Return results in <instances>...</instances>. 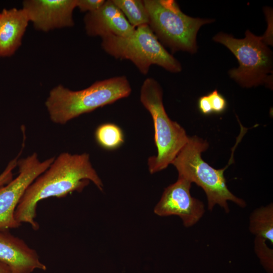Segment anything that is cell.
<instances>
[{"instance_id": "cell-2", "label": "cell", "mask_w": 273, "mask_h": 273, "mask_svg": "<svg viewBox=\"0 0 273 273\" xmlns=\"http://www.w3.org/2000/svg\"><path fill=\"white\" fill-rule=\"evenodd\" d=\"M131 92L129 82L124 75L97 81L79 90L60 84L50 92L45 105L51 120L65 124L83 114L127 97Z\"/></svg>"}, {"instance_id": "cell-22", "label": "cell", "mask_w": 273, "mask_h": 273, "mask_svg": "<svg viewBox=\"0 0 273 273\" xmlns=\"http://www.w3.org/2000/svg\"><path fill=\"white\" fill-rule=\"evenodd\" d=\"M0 273H11L9 267L0 261Z\"/></svg>"}, {"instance_id": "cell-11", "label": "cell", "mask_w": 273, "mask_h": 273, "mask_svg": "<svg viewBox=\"0 0 273 273\" xmlns=\"http://www.w3.org/2000/svg\"><path fill=\"white\" fill-rule=\"evenodd\" d=\"M83 20L86 33L90 36L102 38L112 35L126 37L132 34L135 29L112 0L105 1L99 9L87 13Z\"/></svg>"}, {"instance_id": "cell-10", "label": "cell", "mask_w": 273, "mask_h": 273, "mask_svg": "<svg viewBox=\"0 0 273 273\" xmlns=\"http://www.w3.org/2000/svg\"><path fill=\"white\" fill-rule=\"evenodd\" d=\"M22 9L34 27L44 32L73 26L76 0H25Z\"/></svg>"}, {"instance_id": "cell-4", "label": "cell", "mask_w": 273, "mask_h": 273, "mask_svg": "<svg viewBox=\"0 0 273 273\" xmlns=\"http://www.w3.org/2000/svg\"><path fill=\"white\" fill-rule=\"evenodd\" d=\"M140 101L151 115L154 127L157 155L148 160L150 173L160 171L171 164L187 143L185 129L167 114L163 103V91L153 78H146L140 90Z\"/></svg>"}, {"instance_id": "cell-20", "label": "cell", "mask_w": 273, "mask_h": 273, "mask_svg": "<svg viewBox=\"0 0 273 273\" xmlns=\"http://www.w3.org/2000/svg\"><path fill=\"white\" fill-rule=\"evenodd\" d=\"M18 157L11 160L4 171L0 174V188L7 185L13 179V170L17 166Z\"/></svg>"}, {"instance_id": "cell-6", "label": "cell", "mask_w": 273, "mask_h": 273, "mask_svg": "<svg viewBox=\"0 0 273 273\" xmlns=\"http://www.w3.org/2000/svg\"><path fill=\"white\" fill-rule=\"evenodd\" d=\"M101 46L116 59L130 61L144 75L149 72L152 65L172 73L181 71L179 62L167 51L148 25L135 28L128 36L111 35L103 37Z\"/></svg>"}, {"instance_id": "cell-16", "label": "cell", "mask_w": 273, "mask_h": 273, "mask_svg": "<svg viewBox=\"0 0 273 273\" xmlns=\"http://www.w3.org/2000/svg\"><path fill=\"white\" fill-rule=\"evenodd\" d=\"M95 137L100 146L108 150L116 149L124 142V134L121 128L111 123L100 125L96 129Z\"/></svg>"}, {"instance_id": "cell-19", "label": "cell", "mask_w": 273, "mask_h": 273, "mask_svg": "<svg viewBox=\"0 0 273 273\" xmlns=\"http://www.w3.org/2000/svg\"><path fill=\"white\" fill-rule=\"evenodd\" d=\"M105 2L104 0H76V8L82 12H92L99 9Z\"/></svg>"}, {"instance_id": "cell-9", "label": "cell", "mask_w": 273, "mask_h": 273, "mask_svg": "<svg viewBox=\"0 0 273 273\" xmlns=\"http://www.w3.org/2000/svg\"><path fill=\"white\" fill-rule=\"evenodd\" d=\"M191 186L188 180L178 177L165 189L154 213L160 216H178L186 228L195 225L203 216L205 208L202 201L192 196Z\"/></svg>"}, {"instance_id": "cell-21", "label": "cell", "mask_w": 273, "mask_h": 273, "mask_svg": "<svg viewBox=\"0 0 273 273\" xmlns=\"http://www.w3.org/2000/svg\"><path fill=\"white\" fill-rule=\"evenodd\" d=\"M198 108L203 115H209L213 113L208 95L203 96L198 100Z\"/></svg>"}, {"instance_id": "cell-18", "label": "cell", "mask_w": 273, "mask_h": 273, "mask_svg": "<svg viewBox=\"0 0 273 273\" xmlns=\"http://www.w3.org/2000/svg\"><path fill=\"white\" fill-rule=\"evenodd\" d=\"M207 95L213 113L221 114L226 110L228 106L227 101L217 90H214Z\"/></svg>"}, {"instance_id": "cell-1", "label": "cell", "mask_w": 273, "mask_h": 273, "mask_svg": "<svg viewBox=\"0 0 273 273\" xmlns=\"http://www.w3.org/2000/svg\"><path fill=\"white\" fill-rule=\"evenodd\" d=\"M90 181L103 191L102 181L87 153L60 154L26 189L16 208V220L20 224L28 223L33 230H37L39 224L35 220L36 211L40 201L52 197H64L75 191L80 192Z\"/></svg>"}, {"instance_id": "cell-13", "label": "cell", "mask_w": 273, "mask_h": 273, "mask_svg": "<svg viewBox=\"0 0 273 273\" xmlns=\"http://www.w3.org/2000/svg\"><path fill=\"white\" fill-rule=\"evenodd\" d=\"M29 22L23 9H4L1 12L0 57H10L21 46Z\"/></svg>"}, {"instance_id": "cell-12", "label": "cell", "mask_w": 273, "mask_h": 273, "mask_svg": "<svg viewBox=\"0 0 273 273\" xmlns=\"http://www.w3.org/2000/svg\"><path fill=\"white\" fill-rule=\"evenodd\" d=\"M0 261L9 267L11 273H32L35 269H47L35 250L7 231H0Z\"/></svg>"}, {"instance_id": "cell-8", "label": "cell", "mask_w": 273, "mask_h": 273, "mask_svg": "<svg viewBox=\"0 0 273 273\" xmlns=\"http://www.w3.org/2000/svg\"><path fill=\"white\" fill-rule=\"evenodd\" d=\"M52 157L41 162L36 153L18 160L19 174L0 188V231L18 228L21 224L15 218L16 208L28 187L51 165Z\"/></svg>"}, {"instance_id": "cell-5", "label": "cell", "mask_w": 273, "mask_h": 273, "mask_svg": "<svg viewBox=\"0 0 273 273\" xmlns=\"http://www.w3.org/2000/svg\"><path fill=\"white\" fill-rule=\"evenodd\" d=\"M148 25L158 40L172 52L197 51L196 36L200 27L213 19L193 18L184 13L173 0H144Z\"/></svg>"}, {"instance_id": "cell-17", "label": "cell", "mask_w": 273, "mask_h": 273, "mask_svg": "<svg viewBox=\"0 0 273 273\" xmlns=\"http://www.w3.org/2000/svg\"><path fill=\"white\" fill-rule=\"evenodd\" d=\"M254 248L263 267L268 273H272L273 250L267 246L266 240L256 237L254 242Z\"/></svg>"}, {"instance_id": "cell-7", "label": "cell", "mask_w": 273, "mask_h": 273, "mask_svg": "<svg viewBox=\"0 0 273 273\" xmlns=\"http://www.w3.org/2000/svg\"><path fill=\"white\" fill-rule=\"evenodd\" d=\"M213 40L226 47L236 57L239 67L229 71L230 77L243 87L265 84L271 86L272 55L263 37L247 30L244 38L219 32Z\"/></svg>"}, {"instance_id": "cell-3", "label": "cell", "mask_w": 273, "mask_h": 273, "mask_svg": "<svg viewBox=\"0 0 273 273\" xmlns=\"http://www.w3.org/2000/svg\"><path fill=\"white\" fill-rule=\"evenodd\" d=\"M238 139L232 150L230 160L223 168L215 169L202 159L201 154L208 149L209 144L206 141L196 135L189 138L186 144L171 163L177 170L178 177L194 183L203 189L207 197L208 209L210 211L218 205L225 212H229V201L241 207L246 205L243 200L229 190L224 175V170L234 162L233 154L240 141V135Z\"/></svg>"}, {"instance_id": "cell-15", "label": "cell", "mask_w": 273, "mask_h": 273, "mask_svg": "<svg viewBox=\"0 0 273 273\" xmlns=\"http://www.w3.org/2000/svg\"><path fill=\"white\" fill-rule=\"evenodd\" d=\"M133 27L148 25L149 15L143 1L112 0Z\"/></svg>"}, {"instance_id": "cell-23", "label": "cell", "mask_w": 273, "mask_h": 273, "mask_svg": "<svg viewBox=\"0 0 273 273\" xmlns=\"http://www.w3.org/2000/svg\"><path fill=\"white\" fill-rule=\"evenodd\" d=\"M0 18H1V13H0Z\"/></svg>"}, {"instance_id": "cell-14", "label": "cell", "mask_w": 273, "mask_h": 273, "mask_svg": "<svg viewBox=\"0 0 273 273\" xmlns=\"http://www.w3.org/2000/svg\"><path fill=\"white\" fill-rule=\"evenodd\" d=\"M249 231L257 237L273 244L272 203L254 210L249 218Z\"/></svg>"}]
</instances>
